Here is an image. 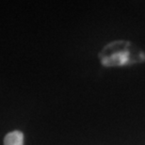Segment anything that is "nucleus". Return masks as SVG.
Returning <instances> with one entry per match:
<instances>
[{
	"label": "nucleus",
	"mask_w": 145,
	"mask_h": 145,
	"mask_svg": "<svg viewBox=\"0 0 145 145\" xmlns=\"http://www.w3.org/2000/svg\"><path fill=\"white\" fill-rule=\"evenodd\" d=\"M4 145H24V134L20 131H12L6 135Z\"/></svg>",
	"instance_id": "f257e3e1"
}]
</instances>
